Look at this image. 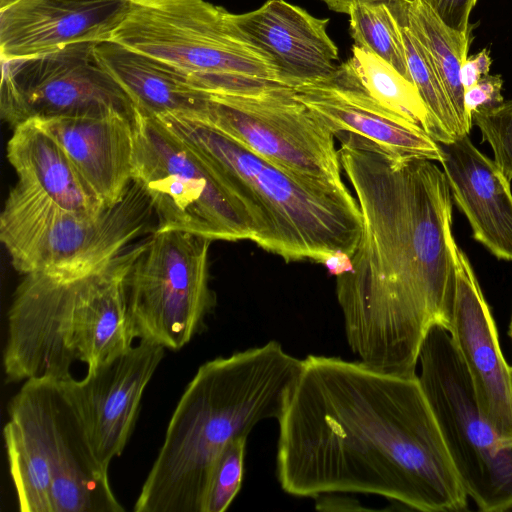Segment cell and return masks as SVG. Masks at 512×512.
Masks as SVG:
<instances>
[{"label": "cell", "instance_id": "7", "mask_svg": "<svg viewBox=\"0 0 512 512\" xmlns=\"http://www.w3.org/2000/svg\"><path fill=\"white\" fill-rule=\"evenodd\" d=\"M152 211L134 180L121 201L96 217L68 210L17 182L0 215V239L14 269L24 275L75 276L128 250L148 228Z\"/></svg>", "mask_w": 512, "mask_h": 512}, {"label": "cell", "instance_id": "2", "mask_svg": "<svg viewBox=\"0 0 512 512\" xmlns=\"http://www.w3.org/2000/svg\"><path fill=\"white\" fill-rule=\"evenodd\" d=\"M335 136L362 218L351 269L336 277L348 346L374 369L416 375L429 330L450 325L449 185L434 161L396 155L357 134Z\"/></svg>", "mask_w": 512, "mask_h": 512}, {"label": "cell", "instance_id": "19", "mask_svg": "<svg viewBox=\"0 0 512 512\" xmlns=\"http://www.w3.org/2000/svg\"><path fill=\"white\" fill-rule=\"evenodd\" d=\"M450 192L472 229L473 238L495 257L512 261L510 180L467 135L440 143Z\"/></svg>", "mask_w": 512, "mask_h": 512}, {"label": "cell", "instance_id": "20", "mask_svg": "<svg viewBox=\"0 0 512 512\" xmlns=\"http://www.w3.org/2000/svg\"><path fill=\"white\" fill-rule=\"evenodd\" d=\"M66 151L108 208L123 199L133 182V121L120 115L31 119Z\"/></svg>", "mask_w": 512, "mask_h": 512}, {"label": "cell", "instance_id": "9", "mask_svg": "<svg viewBox=\"0 0 512 512\" xmlns=\"http://www.w3.org/2000/svg\"><path fill=\"white\" fill-rule=\"evenodd\" d=\"M418 375L460 482L483 512L512 509V447L481 413L448 331L434 325L420 348Z\"/></svg>", "mask_w": 512, "mask_h": 512}, {"label": "cell", "instance_id": "3", "mask_svg": "<svg viewBox=\"0 0 512 512\" xmlns=\"http://www.w3.org/2000/svg\"><path fill=\"white\" fill-rule=\"evenodd\" d=\"M302 365L275 341L203 363L171 416L135 512H199L209 470L231 440L278 419Z\"/></svg>", "mask_w": 512, "mask_h": 512}, {"label": "cell", "instance_id": "12", "mask_svg": "<svg viewBox=\"0 0 512 512\" xmlns=\"http://www.w3.org/2000/svg\"><path fill=\"white\" fill-rule=\"evenodd\" d=\"M96 42L32 57L1 60L0 112L13 128L31 119L120 114L136 107L95 53Z\"/></svg>", "mask_w": 512, "mask_h": 512}, {"label": "cell", "instance_id": "18", "mask_svg": "<svg viewBox=\"0 0 512 512\" xmlns=\"http://www.w3.org/2000/svg\"><path fill=\"white\" fill-rule=\"evenodd\" d=\"M231 18L287 87L327 79L340 65L338 48L327 34L328 18H317L285 0H268L256 10L231 13Z\"/></svg>", "mask_w": 512, "mask_h": 512}, {"label": "cell", "instance_id": "36", "mask_svg": "<svg viewBox=\"0 0 512 512\" xmlns=\"http://www.w3.org/2000/svg\"><path fill=\"white\" fill-rule=\"evenodd\" d=\"M11 1H13V0H0V7L11 2Z\"/></svg>", "mask_w": 512, "mask_h": 512}, {"label": "cell", "instance_id": "15", "mask_svg": "<svg viewBox=\"0 0 512 512\" xmlns=\"http://www.w3.org/2000/svg\"><path fill=\"white\" fill-rule=\"evenodd\" d=\"M49 458L52 512H122L75 410L56 380L32 379Z\"/></svg>", "mask_w": 512, "mask_h": 512}, {"label": "cell", "instance_id": "34", "mask_svg": "<svg viewBox=\"0 0 512 512\" xmlns=\"http://www.w3.org/2000/svg\"><path fill=\"white\" fill-rule=\"evenodd\" d=\"M335 12L348 14L351 6L358 3L388 2L389 0H321Z\"/></svg>", "mask_w": 512, "mask_h": 512}, {"label": "cell", "instance_id": "4", "mask_svg": "<svg viewBox=\"0 0 512 512\" xmlns=\"http://www.w3.org/2000/svg\"><path fill=\"white\" fill-rule=\"evenodd\" d=\"M143 244L75 276L25 274L7 313L3 367L10 382L61 380L133 346L127 279Z\"/></svg>", "mask_w": 512, "mask_h": 512}, {"label": "cell", "instance_id": "6", "mask_svg": "<svg viewBox=\"0 0 512 512\" xmlns=\"http://www.w3.org/2000/svg\"><path fill=\"white\" fill-rule=\"evenodd\" d=\"M110 41L165 63L210 94H259L285 86L231 13L204 0L134 4Z\"/></svg>", "mask_w": 512, "mask_h": 512}, {"label": "cell", "instance_id": "23", "mask_svg": "<svg viewBox=\"0 0 512 512\" xmlns=\"http://www.w3.org/2000/svg\"><path fill=\"white\" fill-rule=\"evenodd\" d=\"M7 411L3 437L19 509L52 512L51 468L33 380L24 382Z\"/></svg>", "mask_w": 512, "mask_h": 512}, {"label": "cell", "instance_id": "17", "mask_svg": "<svg viewBox=\"0 0 512 512\" xmlns=\"http://www.w3.org/2000/svg\"><path fill=\"white\" fill-rule=\"evenodd\" d=\"M294 90L334 135L357 134L405 158L439 163L444 158L440 143L422 127L387 108L364 89L348 60L329 78Z\"/></svg>", "mask_w": 512, "mask_h": 512}, {"label": "cell", "instance_id": "10", "mask_svg": "<svg viewBox=\"0 0 512 512\" xmlns=\"http://www.w3.org/2000/svg\"><path fill=\"white\" fill-rule=\"evenodd\" d=\"M212 240L178 231H154L127 279V305L135 338L170 350L187 345L215 306L209 286Z\"/></svg>", "mask_w": 512, "mask_h": 512}, {"label": "cell", "instance_id": "35", "mask_svg": "<svg viewBox=\"0 0 512 512\" xmlns=\"http://www.w3.org/2000/svg\"><path fill=\"white\" fill-rule=\"evenodd\" d=\"M168 1H175V0H132V2L134 4H145V5H149V4H158V3H163V2H168Z\"/></svg>", "mask_w": 512, "mask_h": 512}, {"label": "cell", "instance_id": "14", "mask_svg": "<svg viewBox=\"0 0 512 512\" xmlns=\"http://www.w3.org/2000/svg\"><path fill=\"white\" fill-rule=\"evenodd\" d=\"M455 285L448 333L467 370L478 407L501 443L512 447V366L500 349L490 308L466 254L449 237Z\"/></svg>", "mask_w": 512, "mask_h": 512}, {"label": "cell", "instance_id": "30", "mask_svg": "<svg viewBox=\"0 0 512 512\" xmlns=\"http://www.w3.org/2000/svg\"><path fill=\"white\" fill-rule=\"evenodd\" d=\"M504 80L501 75H486L464 90V105L469 117L481 108H491L504 102L501 94Z\"/></svg>", "mask_w": 512, "mask_h": 512}, {"label": "cell", "instance_id": "24", "mask_svg": "<svg viewBox=\"0 0 512 512\" xmlns=\"http://www.w3.org/2000/svg\"><path fill=\"white\" fill-rule=\"evenodd\" d=\"M397 21L406 26L430 57L448 94L463 134L472 127L464 105L460 68L468 57L471 32L462 33L447 26L425 0L386 2Z\"/></svg>", "mask_w": 512, "mask_h": 512}, {"label": "cell", "instance_id": "22", "mask_svg": "<svg viewBox=\"0 0 512 512\" xmlns=\"http://www.w3.org/2000/svg\"><path fill=\"white\" fill-rule=\"evenodd\" d=\"M7 159L18 182L42 191L62 207L89 217L106 209L63 147L36 121L13 128Z\"/></svg>", "mask_w": 512, "mask_h": 512}, {"label": "cell", "instance_id": "5", "mask_svg": "<svg viewBox=\"0 0 512 512\" xmlns=\"http://www.w3.org/2000/svg\"><path fill=\"white\" fill-rule=\"evenodd\" d=\"M201 152L247 208L253 242L285 261L316 263L330 254L353 255L362 228L347 187L287 172L202 121L180 114L157 116Z\"/></svg>", "mask_w": 512, "mask_h": 512}, {"label": "cell", "instance_id": "11", "mask_svg": "<svg viewBox=\"0 0 512 512\" xmlns=\"http://www.w3.org/2000/svg\"><path fill=\"white\" fill-rule=\"evenodd\" d=\"M199 121L292 174L345 187L335 135L290 87L211 94Z\"/></svg>", "mask_w": 512, "mask_h": 512}, {"label": "cell", "instance_id": "26", "mask_svg": "<svg viewBox=\"0 0 512 512\" xmlns=\"http://www.w3.org/2000/svg\"><path fill=\"white\" fill-rule=\"evenodd\" d=\"M399 25L411 80L429 113L430 136L438 143H447L465 135L430 57L409 29Z\"/></svg>", "mask_w": 512, "mask_h": 512}, {"label": "cell", "instance_id": "33", "mask_svg": "<svg viewBox=\"0 0 512 512\" xmlns=\"http://www.w3.org/2000/svg\"><path fill=\"white\" fill-rule=\"evenodd\" d=\"M321 264L326 267L331 275L338 277L350 271L351 256L343 252L332 253Z\"/></svg>", "mask_w": 512, "mask_h": 512}, {"label": "cell", "instance_id": "28", "mask_svg": "<svg viewBox=\"0 0 512 512\" xmlns=\"http://www.w3.org/2000/svg\"><path fill=\"white\" fill-rule=\"evenodd\" d=\"M247 437L231 440L214 460L202 493L199 512H224L237 496L244 476Z\"/></svg>", "mask_w": 512, "mask_h": 512}, {"label": "cell", "instance_id": "13", "mask_svg": "<svg viewBox=\"0 0 512 512\" xmlns=\"http://www.w3.org/2000/svg\"><path fill=\"white\" fill-rule=\"evenodd\" d=\"M165 348L140 340L123 353L87 370L81 380H56L75 410L99 463L108 469L134 429L142 396Z\"/></svg>", "mask_w": 512, "mask_h": 512}, {"label": "cell", "instance_id": "21", "mask_svg": "<svg viewBox=\"0 0 512 512\" xmlns=\"http://www.w3.org/2000/svg\"><path fill=\"white\" fill-rule=\"evenodd\" d=\"M107 72L132 99L136 110L154 116L180 114L196 120L203 116L210 93L165 63L114 41L95 45Z\"/></svg>", "mask_w": 512, "mask_h": 512}, {"label": "cell", "instance_id": "8", "mask_svg": "<svg viewBox=\"0 0 512 512\" xmlns=\"http://www.w3.org/2000/svg\"><path fill=\"white\" fill-rule=\"evenodd\" d=\"M133 139V180L150 201L155 231L253 241L255 227L247 208L201 152L162 119L138 110Z\"/></svg>", "mask_w": 512, "mask_h": 512}, {"label": "cell", "instance_id": "37", "mask_svg": "<svg viewBox=\"0 0 512 512\" xmlns=\"http://www.w3.org/2000/svg\"><path fill=\"white\" fill-rule=\"evenodd\" d=\"M510 336L512 338V317H511V323H510Z\"/></svg>", "mask_w": 512, "mask_h": 512}, {"label": "cell", "instance_id": "27", "mask_svg": "<svg viewBox=\"0 0 512 512\" xmlns=\"http://www.w3.org/2000/svg\"><path fill=\"white\" fill-rule=\"evenodd\" d=\"M354 45L391 64L411 80L400 25L386 2L358 3L349 10Z\"/></svg>", "mask_w": 512, "mask_h": 512}, {"label": "cell", "instance_id": "25", "mask_svg": "<svg viewBox=\"0 0 512 512\" xmlns=\"http://www.w3.org/2000/svg\"><path fill=\"white\" fill-rule=\"evenodd\" d=\"M348 59L364 89L378 102L430 135L428 110L414 83L375 54L352 46Z\"/></svg>", "mask_w": 512, "mask_h": 512}, {"label": "cell", "instance_id": "1", "mask_svg": "<svg viewBox=\"0 0 512 512\" xmlns=\"http://www.w3.org/2000/svg\"><path fill=\"white\" fill-rule=\"evenodd\" d=\"M277 421L276 474L292 496L361 493L423 512L468 509L417 374L308 355Z\"/></svg>", "mask_w": 512, "mask_h": 512}, {"label": "cell", "instance_id": "29", "mask_svg": "<svg viewBox=\"0 0 512 512\" xmlns=\"http://www.w3.org/2000/svg\"><path fill=\"white\" fill-rule=\"evenodd\" d=\"M472 122L488 142L494 162L512 180V99L491 108H481L472 113Z\"/></svg>", "mask_w": 512, "mask_h": 512}, {"label": "cell", "instance_id": "32", "mask_svg": "<svg viewBox=\"0 0 512 512\" xmlns=\"http://www.w3.org/2000/svg\"><path fill=\"white\" fill-rule=\"evenodd\" d=\"M492 59L487 48L472 56H468L460 68V81L465 89L476 84L482 77L489 74Z\"/></svg>", "mask_w": 512, "mask_h": 512}, {"label": "cell", "instance_id": "31", "mask_svg": "<svg viewBox=\"0 0 512 512\" xmlns=\"http://www.w3.org/2000/svg\"><path fill=\"white\" fill-rule=\"evenodd\" d=\"M439 18L450 28L471 31L469 18L477 0H425Z\"/></svg>", "mask_w": 512, "mask_h": 512}, {"label": "cell", "instance_id": "16", "mask_svg": "<svg viewBox=\"0 0 512 512\" xmlns=\"http://www.w3.org/2000/svg\"><path fill=\"white\" fill-rule=\"evenodd\" d=\"M132 0H13L0 7L1 60L110 41Z\"/></svg>", "mask_w": 512, "mask_h": 512}]
</instances>
